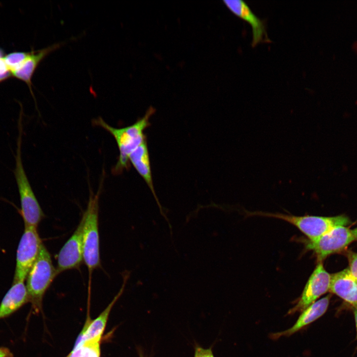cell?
Instances as JSON below:
<instances>
[{
  "label": "cell",
  "instance_id": "obj_11",
  "mask_svg": "<svg viewBox=\"0 0 357 357\" xmlns=\"http://www.w3.org/2000/svg\"><path fill=\"white\" fill-rule=\"evenodd\" d=\"M63 44V42L57 43L40 50L30 51V55L23 63L10 72L11 75L23 81L27 84L34 100L32 83L34 73L39 64L46 56L60 48Z\"/></svg>",
  "mask_w": 357,
  "mask_h": 357
},
{
  "label": "cell",
  "instance_id": "obj_23",
  "mask_svg": "<svg viewBox=\"0 0 357 357\" xmlns=\"http://www.w3.org/2000/svg\"><path fill=\"white\" fill-rule=\"evenodd\" d=\"M353 311L354 313L356 331H357V308H353Z\"/></svg>",
  "mask_w": 357,
  "mask_h": 357
},
{
  "label": "cell",
  "instance_id": "obj_6",
  "mask_svg": "<svg viewBox=\"0 0 357 357\" xmlns=\"http://www.w3.org/2000/svg\"><path fill=\"white\" fill-rule=\"evenodd\" d=\"M42 244L37 228L24 227L17 250L13 283L24 282L38 256Z\"/></svg>",
  "mask_w": 357,
  "mask_h": 357
},
{
  "label": "cell",
  "instance_id": "obj_7",
  "mask_svg": "<svg viewBox=\"0 0 357 357\" xmlns=\"http://www.w3.org/2000/svg\"><path fill=\"white\" fill-rule=\"evenodd\" d=\"M355 240L353 230L346 226H339L315 241L306 240L304 245L306 250L312 251L315 254L319 262L328 256L345 249Z\"/></svg>",
  "mask_w": 357,
  "mask_h": 357
},
{
  "label": "cell",
  "instance_id": "obj_3",
  "mask_svg": "<svg viewBox=\"0 0 357 357\" xmlns=\"http://www.w3.org/2000/svg\"><path fill=\"white\" fill-rule=\"evenodd\" d=\"M57 275L51 255L43 243L27 275L26 285L29 302L35 312L41 310L44 296Z\"/></svg>",
  "mask_w": 357,
  "mask_h": 357
},
{
  "label": "cell",
  "instance_id": "obj_26",
  "mask_svg": "<svg viewBox=\"0 0 357 357\" xmlns=\"http://www.w3.org/2000/svg\"><path fill=\"white\" fill-rule=\"evenodd\" d=\"M354 235L356 238V239L357 240V228H355V229L353 230Z\"/></svg>",
  "mask_w": 357,
  "mask_h": 357
},
{
  "label": "cell",
  "instance_id": "obj_18",
  "mask_svg": "<svg viewBox=\"0 0 357 357\" xmlns=\"http://www.w3.org/2000/svg\"><path fill=\"white\" fill-rule=\"evenodd\" d=\"M81 357H100V346L99 341L85 342L81 345Z\"/></svg>",
  "mask_w": 357,
  "mask_h": 357
},
{
  "label": "cell",
  "instance_id": "obj_12",
  "mask_svg": "<svg viewBox=\"0 0 357 357\" xmlns=\"http://www.w3.org/2000/svg\"><path fill=\"white\" fill-rule=\"evenodd\" d=\"M330 297L331 296L328 295L313 303L301 312L293 326L283 331L271 334L270 338L275 340L281 337L290 336L320 317L328 307Z\"/></svg>",
  "mask_w": 357,
  "mask_h": 357
},
{
  "label": "cell",
  "instance_id": "obj_15",
  "mask_svg": "<svg viewBox=\"0 0 357 357\" xmlns=\"http://www.w3.org/2000/svg\"><path fill=\"white\" fill-rule=\"evenodd\" d=\"M129 161L145 180L158 201L153 183L147 139L131 153Z\"/></svg>",
  "mask_w": 357,
  "mask_h": 357
},
{
  "label": "cell",
  "instance_id": "obj_2",
  "mask_svg": "<svg viewBox=\"0 0 357 357\" xmlns=\"http://www.w3.org/2000/svg\"><path fill=\"white\" fill-rule=\"evenodd\" d=\"M22 117L18 121V135L17 149L15 155V167L13 170L20 196L21 213L24 222V227L37 228L44 217V213L33 192L25 172L21 158L22 135Z\"/></svg>",
  "mask_w": 357,
  "mask_h": 357
},
{
  "label": "cell",
  "instance_id": "obj_17",
  "mask_svg": "<svg viewBox=\"0 0 357 357\" xmlns=\"http://www.w3.org/2000/svg\"><path fill=\"white\" fill-rule=\"evenodd\" d=\"M30 54V52H14L5 55V62L11 72L18 68L26 60Z\"/></svg>",
  "mask_w": 357,
  "mask_h": 357
},
{
  "label": "cell",
  "instance_id": "obj_25",
  "mask_svg": "<svg viewBox=\"0 0 357 357\" xmlns=\"http://www.w3.org/2000/svg\"><path fill=\"white\" fill-rule=\"evenodd\" d=\"M139 357H146L142 350H139L138 352Z\"/></svg>",
  "mask_w": 357,
  "mask_h": 357
},
{
  "label": "cell",
  "instance_id": "obj_5",
  "mask_svg": "<svg viewBox=\"0 0 357 357\" xmlns=\"http://www.w3.org/2000/svg\"><path fill=\"white\" fill-rule=\"evenodd\" d=\"M251 214L273 217L287 221L298 228L308 238V240L311 241L317 240L335 227L346 226L351 223L349 218L344 215L323 217L309 215L297 216L264 212H254Z\"/></svg>",
  "mask_w": 357,
  "mask_h": 357
},
{
  "label": "cell",
  "instance_id": "obj_9",
  "mask_svg": "<svg viewBox=\"0 0 357 357\" xmlns=\"http://www.w3.org/2000/svg\"><path fill=\"white\" fill-rule=\"evenodd\" d=\"M82 217L75 231L59 252L56 268L58 275L61 272L78 268L83 261Z\"/></svg>",
  "mask_w": 357,
  "mask_h": 357
},
{
  "label": "cell",
  "instance_id": "obj_16",
  "mask_svg": "<svg viewBox=\"0 0 357 357\" xmlns=\"http://www.w3.org/2000/svg\"><path fill=\"white\" fill-rule=\"evenodd\" d=\"M124 285L107 307L95 319L91 320L83 337V343L88 341L100 342L110 313L113 306L122 293Z\"/></svg>",
  "mask_w": 357,
  "mask_h": 357
},
{
  "label": "cell",
  "instance_id": "obj_13",
  "mask_svg": "<svg viewBox=\"0 0 357 357\" xmlns=\"http://www.w3.org/2000/svg\"><path fill=\"white\" fill-rule=\"evenodd\" d=\"M329 291L353 308H357V281L351 276L348 268L331 275Z\"/></svg>",
  "mask_w": 357,
  "mask_h": 357
},
{
  "label": "cell",
  "instance_id": "obj_4",
  "mask_svg": "<svg viewBox=\"0 0 357 357\" xmlns=\"http://www.w3.org/2000/svg\"><path fill=\"white\" fill-rule=\"evenodd\" d=\"M100 189L94 194L91 191L87 208L82 215L83 262L89 273L101 265L99 233V200Z\"/></svg>",
  "mask_w": 357,
  "mask_h": 357
},
{
  "label": "cell",
  "instance_id": "obj_21",
  "mask_svg": "<svg viewBox=\"0 0 357 357\" xmlns=\"http://www.w3.org/2000/svg\"><path fill=\"white\" fill-rule=\"evenodd\" d=\"M0 357H13L10 350L6 347H0Z\"/></svg>",
  "mask_w": 357,
  "mask_h": 357
},
{
  "label": "cell",
  "instance_id": "obj_24",
  "mask_svg": "<svg viewBox=\"0 0 357 357\" xmlns=\"http://www.w3.org/2000/svg\"><path fill=\"white\" fill-rule=\"evenodd\" d=\"M5 55L3 49L0 48V59L4 58Z\"/></svg>",
  "mask_w": 357,
  "mask_h": 357
},
{
  "label": "cell",
  "instance_id": "obj_22",
  "mask_svg": "<svg viewBox=\"0 0 357 357\" xmlns=\"http://www.w3.org/2000/svg\"><path fill=\"white\" fill-rule=\"evenodd\" d=\"M11 74L10 72L0 73V82L8 79L11 77Z\"/></svg>",
  "mask_w": 357,
  "mask_h": 357
},
{
  "label": "cell",
  "instance_id": "obj_8",
  "mask_svg": "<svg viewBox=\"0 0 357 357\" xmlns=\"http://www.w3.org/2000/svg\"><path fill=\"white\" fill-rule=\"evenodd\" d=\"M331 275L319 262L305 284L297 304L290 309L288 314L302 312L316 300L329 291Z\"/></svg>",
  "mask_w": 357,
  "mask_h": 357
},
{
  "label": "cell",
  "instance_id": "obj_1",
  "mask_svg": "<svg viewBox=\"0 0 357 357\" xmlns=\"http://www.w3.org/2000/svg\"><path fill=\"white\" fill-rule=\"evenodd\" d=\"M155 111L153 107H150L142 118L133 124L122 128H115L101 118L95 120L96 124L104 128L113 135L118 145L119 157L115 167L116 173L121 172L128 167L129 155L147 139L144 131L150 125L149 119L154 114Z\"/></svg>",
  "mask_w": 357,
  "mask_h": 357
},
{
  "label": "cell",
  "instance_id": "obj_20",
  "mask_svg": "<svg viewBox=\"0 0 357 357\" xmlns=\"http://www.w3.org/2000/svg\"><path fill=\"white\" fill-rule=\"evenodd\" d=\"M194 357H215L211 347L204 349L198 344L194 347Z\"/></svg>",
  "mask_w": 357,
  "mask_h": 357
},
{
  "label": "cell",
  "instance_id": "obj_10",
  "mask_svg": "<svg viewBox=\"0 0 357 357\" xmlns=\"http://www.w3.org/2000/svg\"><path fill=\"white\" fill-rule=\"evenodd\" d=\"M227 7L236 16L246 21L252 29L251 45L254 47L261 42L269 43L265 21L259 18L249 5L242 0H225Z\"/></svg>",
  "mask_w": 357,
  "mask_h": 357
},
{
  "label": "cell",
  "instance_id": "obj_19",
  "mask_svg": "<svg viewBox=\"0 0 357 357\" xmlns=\"http://www.w3.org/2000/svg\"><path fill=\"white\" fill-rule=\"evenodd\" d=\"M347 255L349 264L347 268L351 276L357 281V253L350 251Z\"/></svg>",
  "mask_w": 357,
  "mask_h": 357
},
{
  "label": "cell",
  "instance_id": "obj_14",
  "mask_svg": "<svg viewBox=\"0 0 357 357\" xmlns=\"http://www.w3.org/2000/svg\"><path fill=\"white\" fill-rule=\"evenodd\" d=\"M29 302L24 282H17L7 292L0 304V320L6 318Z\"/></svg>",
  "mask_w": 357,
  "mask_h": 357
}]
</instances>
